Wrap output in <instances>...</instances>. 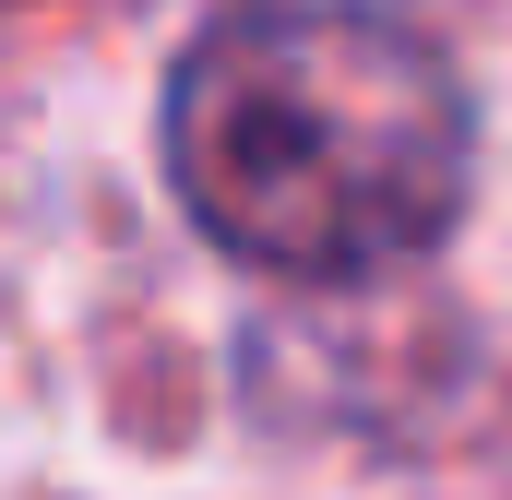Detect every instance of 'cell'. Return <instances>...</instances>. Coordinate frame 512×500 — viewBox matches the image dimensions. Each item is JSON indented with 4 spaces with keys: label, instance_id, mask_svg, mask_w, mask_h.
I'll return each mask as SVG.
<instances>
[{
    "label": "cell",
    "instance_id": "cell-1",
    "mask_svg": "<svg viewBox=\"0 0 512 500\" xmlns=\"http://www.w3.org/2000/svg\"><path fill=\"white\" fill-rule=\"evenodd\" d=\"M167 179L274 286H382L453 239L477 120L453 60L370 0H239L167 72Z\"/></svg>",
    "mask_w": 512,
    "mask_h": 500
}]
</instances>
